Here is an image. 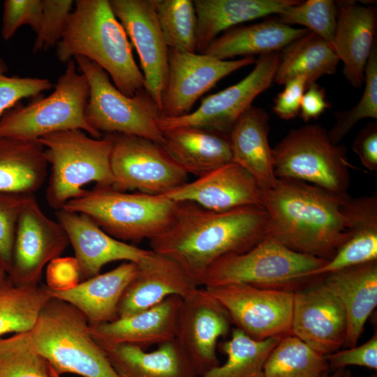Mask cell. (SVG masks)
<instances>
[{
    "label": "cell",
    "instance_id": "cell-35",
    "mask_svg": "<svg viewBox=\"0 0 377 377\" xmlns=\"http://www.w3.org/2000/svg\"><path fill=\"white\" fill-rule=\"evenodd\" d=\"M279 341L254 339L235 327L230 339L219 344L227 356L226 362L200 377H263L266 360Z\"/></svg>",
    "mask_w": 377,
    "mask_h": 377
},
{
    "label": "cell",
    "instance_id": "cell-17",
    "mask_svg": "<svg viewBox=\"0 0 377 377\" xmlns=\"http://www.w3.org/2000/svg\"><path fill=\"white\" fill-rule=\"evenodd\" d=\"M110 3L138 53L145 89L161 110L169 48L157 20L154 0H110Z\"/></svg>",
    "mask_w": 377,
    "mask_h": 377
},
{
    "label": "cell",
    "instance_id": "cell-52",
    "mask_svg": "<svg viewBox=\"0 0 377 377\" xmlns=\"http://www.w3.org/2000/svg\"><path fill=\"white\" fill-rule=\"evenodd\" d=\"M52 377H60V376H56V375H54V374H51Z\"/></svg>",
    "mask_w": 377,
    "mask_h": 377
},
{
    "label": "cell",
    "instance_id": "cell-44",
    "mask_svg": "<svg viewBox=\"0 0 377 377\" xmlns=\"http://www.w3.org/2000/svg\"><path fill=\"white\" fill-rule=\"evenodd\" d=\"M42 0H6L1 25V36L5 40L10 39L23 25H29L38 32L42 17Z\"/></svg>",
    "mask_w": 377,
    "mask_h": 377
},
{
    "label": "cell",
    "instance_id": "cell-12",
    "mask_svg": "<svg viewBox=\"0 0 377 377\" xmlns=\"http://www.w3.org/2000/svg\"><path fill=\"white\" fill-rule=\"evenodd\" d=\"M205 288L225 308L232 323L250 337L280 340L292 335L294 292L246 283Z\"/></svg>",
    "mask_w": 377,
    "mask_h": 377
},
{
    "label": "cell",
    "instance_id": "cell-2",
    "mask_svg": "<svg viewBox=\"0 0 377 377\" xmlns=\"http://www.w3.org/2000/svg\"><path fill=\"white\" fill-rule=\"evenodd\" d=\"M347 194L304 182L278 178L262 191L267 235L298 253L331 259L346 237Z\"/></svg>",
    "mask_w": 377,
    "mask_h": 377
},
{
    "label": "cell",
    "instance_id": "cell-23",
    "mask_svg": "<svg viewBox=\"0 0 377 377\" xmlns=\"http://www.w3.org/2000/svg\"><path fill=\"white\" fill-rule=\"evenodd\" d=\"M336 3L338 13L332 47L343 62L346 80L353 87L360 88L367 62L376 43V10L353 1Z\"/></svg>",
    "mask_w": 377,
    "mask_h": 377
},
{
    "label": "cell",
    "instance_id": "cell-30",
    "mask_svg": "<svg viewBox=\"0 0 377 377\" xmlns=\"http://www.w3.org/2000/svg\"><path fill=\"white\" fill-rule=\"evenodd\" d=\"M100 346L119 377H198L175 339L151 352L130 344Z\"/></svg>",
    "mask_w": 377,
    "mask_h": 377
},
{
    "label": "cell",
    "instance_id": "cell-10",
    "mask_svg": "<svg viewBox=\"0 0 377 377\" xmlns=\"http://www.w3.org/2000/svg\"><path fill=\"white\" fill-rule=\"evenodd\" d=\"M275 176L304 182L337 194L350 184L346 149L334 145L320 125L290 131L273 149Z\"/></svg>",
    "mask_w": 377,
    "mask_h": 377
},
{
    "label": "cell",
    "instance_id": "cell-4",
    "mask_svg": "<svg viewBox=\"0 0 377 377\" xmlns=\"http://www.w3.org/2000/svg\"><path fill=\"white\" fill-rule=\"evenodd\" d=\"M30 334L36 350L47 362L51 374L119 377L92 337L87 317L65 301L50 299Z\"/></svg>",
    "mask_w": 377,
    "mask_h": 377
},
{
    "label": "cell",
    "instance_id": "cell-22",
    "mask_svg": "<svg viewBox=\"0 0 377 377\" xmlns=\"http://www.w3.org/2000/svg\"><path fill=\"white\" fill-rule=\"evenodd\" d=\"M182 298L172 295L158 304L130 316L89 325L99 345L130 344L145 350L175 339L177 320Z\"/></svg>",
    "mask_w": 377,
    "mask_h": 377
},
{
    "label": "cell",
    "instance_id": "cell-51",
    "mask_svg": "<svg viewBox=\"0 0 377 377\" xmlns=\"http://www.w3.org/2000/svg\"><path fill=\"white\" fill-rule=\"evenodd\" d=\"M8 279V274L6 271L0 266V287L5 283Z\"/></svg>",
    "mask_w": 377,
    "mask_h": 377
},
{
    "label": "cell",
    "instance_id": "cell-42",
    "mask_svg": "<svg viewBox=\"0 0 377 377\" xmlns=\"http://www.w3.org/2000/svg\"><path fill=\"white\" fill-rule=\"evenodd\" d=\"M43 12L34 52L46 50L61 40L72 12L71 0H42Z\"/></svg>",
    "mask_w": 377,
    "mask_h": 377
},
{
    "label": "cell",
    "instance_id": "cell-1",
    "mask_svg": "<svg viewBox=\"0 0 377 377\" xmlns=\"http://www.w3.org/2000/svg\"><path fill=\"white\" fill-rule=\"evenodd\" d=\"M267 223L263 206L216 212L191 202H177L169 227L150 240L151 250L172 258L200 286L219 258L244 253L260 242Z\"/></svg>",
    "mask_w": 377,
    "mask_h": 377
},
{
    "label": "cell",
    "instance_id": "cell-18",
    "mask_svg": "<svg viewBox=\"0 0 377 377\" xmlns=\"http://www.w3.org/2000/svg\"><path fill=\"white\" fill-rule=\"evenodd\" d=\"M346 316L339 299L320 281L294 293L292 335L325 356L343 346Z\"/></svg>",
    "mask_w": 377,
    "mask_h": 377
},
{
    "label": "cell",
    "instance_id": "cell-25",
    "mask_svg": "<svg viewBox=\"0 0 377 377\" xmlns=\"http://www.w3.org/2000/svg\"><path fill=\"white\" fill-rule=\"evenodd\" d=\"M136 263L124 262L113 269L79 282L65 290H55L47 285L52 297L75 306L87 317L91 326L119 318V300L136 273Z\"/></svg>",
    "mask_w": 377,
    "mask_h": 377
},
{
    "label": "cell",
    "instance_id": "cell-8",
    "mask_svg": "<svg viewBox=\"0 0 377 377\" xmlns=\"http://www.w3.org/2000/svg\"><path fill=\"white\" fill-rule=\"evenodd\" d=\"M74 59L89 84L85 118L92 128L101 134L135 135L161 145L163 134L157 124L161 110L145 89L127 96L100 66L82 56Z\"/></svg>",
    "mask_w": 377,
    "mask_h": 377
},
{
    "label": "cell",
    "instance_id": "cell-19",
    "mask_svg": "<svg viewBox=\"0 0 377 377\" xmlns=\"http://www.w3.org/2000/svg\"><path fill=\"white\" fill-rule=\"evenodd\" d=\"M135 263L136 273L119 302V318L148 309L172 295L184 299L198 288L193 277L165 255L149 250Z\"/></svg>",
    "mask_w": 377,
    "mask_h": 377
},
{
    "label": "cell",
    "instance_id": "cell-21",
    "mask_svg": "<svg viewBox=\"0 0 377 377\" xmlns=\"http://www.w3.org/2000/svg\"><path fill=\"white\" fill-rule=\"evenodd\" d=\"M56 217L73 248L82 279L99 274L112 262L138 263L149 252L111 237L85 214L61 209Z\"/></svg>",
    "mask_w": 377,
    "mask_h": 377
},
{
    "label": "cell",
    "instance_id": "cell-41",
    "mask_svg": "<svg viewBox=\"0 0 377 377\" xmlns=\"http://www.w3.org/2000/svg\"><path fill=\"white\" fill-rule=\"evenodd\" d=\"M30 194L0 192V266L10 271L18 219Z\"/></svg>",
    "mask_w": 377,
    "mask_h": 377
},
{
    "label": "cell",
    "instance_id": "cell-53",
    "mask_svg": "<svg viewBox=\"0 0 377 377\" xmlns=\"http://www.w3.org/2000/svg\"><path fill=\"white\" fill-rule=\"evenodd\" d=\"M371 377H376V376H371Z\"/></svg>",
    "mask_w": 377,
    "mask_h": 377
},
{
    "label": "cell",
    "instance_id": "cell-47",
    "mask_svg": "<svg viewBox=\"0 0 377 377\" xmlns=\"http://www.w3.org/2000/svg\"><path fill=\"white\" fill-rule=\"evenodd\" d=\"M80 279V268L75 257H59L47 265L46 285L50 288L68 289L77 284Z\"/></svg>",
    "mask_w": 377,
    "mask_h": 377
},
{
    "label": "cell",
    "instance_id": "cell-13",
    "mask_svg": "<svg viewBox=\"0 0 377 377\" xmlns=\"http://www.w3.org/2000/svg\"><path fill=\"white\" fill-rule=\"evenodd\" d=\"M281 58L279 52L260 56L253 70L242 80L204 98L193 112L178 117H161V131L177 127H195L229 135L253 100L274 82Z\"/></svg>",
    "mask_w": 377,
    "mask_h": 377
},
{
    "label": "cell",
    "instance_id": "cell-45",
    "mask_svg": "<svg viewBox=\"0 0 377 377\" xmlns=\"http://www.w3.org/2000/svg\"><path fill=\"white\" fill-rule=\"evenodd\" d=\"M329 367L343 369L348 366H360L377 369V335L374 334L367 342L343 350H338L324 356Z\"/></svg>",
    "mask_w": 377,
    "mask_h": 377
},
{
    "label": "cell",
    "instance_id": "cell-33",
    "mask_svg": "<svg viewBox=\"0 0 377 377\" xmlns=\"http://www.w3.org/2000/svg\"><path fill=\"white\" fill-rule=\"evenodd\" d=\"M281 54L274 82L284 84L296 77L308 84L336 72L339 59L331 44L309 31L286 47Z\"/></svg>",
    "mask_w": 377,
    "mask_h": 377
},
{
    "label": "cell",
    "instance_id": "cell-3",
    "mask_svg": "<svg viewBox=\"0 0 377 377\" xmlns=\"http://www.w3.org/2000/svg\"><path fill=\"white\" fill-rule=\"evenodd\" d=\"M56 52L61 62L75 56L94 61L127 96L145 89L131 44L108 0H77Z\"/></svg>",
    "mask_w": 377,
    "mask_h": 377
},
{
    "label": "cell",
    "instance_id": "cell-38",
    "mask_svg": "<svg viewBox=\"0 0 377 377\" xmlns=\"http://www.w3.org/2000/svg\"><path fill=\"white\" fill-rule=\"evenodd\" d=\"M0 377H52L47 362L34 348L30 332L0 337Z\"/></svg>",
    "mask_w": 377,
    "mask_h": 377
},
{
    "label": "cell",
    "instance_id": "cell-31",
    "mask_svg": "<svg viewBox=\"0 0 377 377\" xmlns=\"http://www.w3.org/2000/svg\"><path fill=\"white\" fill-rule=\"evenodd\" d=\"M297 0H194L196 53H202L220 34L244 22L279 14Z\"/></svg>",
    "mask_w": 377,
    "mask_h": 377
},
{
    "label": "cell",
    "instance_id": "cell-37",
    "mask_svg": "<svg viewBox=\"0 0 377 377\" xmlns=\"http://www.w3.org/2000/svg\"><path fill=\"white\" fill-rule=\"evenodd\" d=\"M157 20L169 50L196 52L197 15L193 1L154 0Z\"/></svg>",
    "mask_w": 377,
    "mask_h": 377
},
{
    "label": "cell",
    "instance_id": "cell-28",
    "mask_svg": "<svg viewBox=\"0 0 377 377\" xmlns=\"http://www.w3.org/2000/svg\"><path fill=\"white\" fill-rule=\"evenodd\" d=\"M309 31L279 22L276 17L230 29L214 40L202 52L221 60L279 52Z\"/></svg>",
    "mask_w": 377,
    "mask_h": 377
},
{
    "label": "cell",
    "instance_id": "cell-29",
    "mask_svg": "<svg viewBox=\"0 0 377 377\" xmlns=\"http://www.w3.org/2000/svg\"><path fill=\"white\" fill-rule=\"evenodd\" d=\"M162 132V147L188 174L199 177L232 161L229 135L195 127Z\"/></svg>",
    "mask_w": 377,
    "mask_h": 377
},
{
    "label": "cell",
    "instance_id": "cell-50",
    "mask_svg": "<svg viewBox=\"0 0 377 377\" xmlns=\"http://www.w3.org/2000/svg\"><path fill=\"white\" fill-rule=\"evenodd\" d=\"M323 377H350V374L343 369L335 370L333 374H326Z\"/></svg>",
    "mask_w": 377,
    "mask_h": 377
},
{
    "label": "cell",
    "instance_id": "cell-9",
    "mask_svg": "<svg viewBox=\"0 0 377 377\" xmlns=\"http://www.w3.org/2000/svg\"><path fill=\"white\" fill-rule=\"evenodd\" d=\"M327 261L293 251L266 235L249 250L216 260L207 269L202 286L209 288L246 283L280 288L310 278V274Z\"/></svg>",
    "mask_w": 377,
    "mask_h": 377
},
{
    "label": "cell",
    "instance_id": "cell-49",
    "mask_svg": "<svg viewBox=\"0 0 377 377\" xmlns=\"http://www.w3.org/2000/svg\"><path fill=\"white\" fill-rule=\"evenodd\" d=\"M329 108L324 88L316 82L308 84L302 98L300 117L304 121L317 119Z\"/></svg>",
    "mask_w": 377,
    "mask_h": 377
},
{
    "label": "cell",
    "instance_id": "cell-16",
    "mask_svg": "<svg viewBox=\"0 0 377 377\" xmlns=\"http://www.w3.org/2000/svg\"><path fill=\"white\" fill-rule=\"evenodd\" d=\"M256 60L254 57L221 60L202 53L169 50L161 117H178L189 113L197 100L220 80Z\"/></svg>",
    "mask_w": 377,
    "mask_h": 377
},
{
    "label": "cell",
    "instance_id": "cell-7",
    "mask_svg": "<svg viewBox=\"0 0 377 377\" xmlns=\"http://www.w3.org/2000/svg\"><path fill=\"white\" fill-rule=\"evenodd\" d=\"M89 94L87 78L77 71L75 61L71 59L51 94L26 106H14L0 117V137L35 140L56 131L81 130L101 138L103 134L86 121Z\"/></svg>",
    "mask_w": 377,
    "mask_h": 377
},
{
    "label": "cell",
    "instance_id": "cell-46",
    "mask_svg": "<svg viewBox=\"0 0 377 377\" xmlns=\"http://www.w3.org/2000/svg\"><path fill=\"white\" fill-rule=\"evenodd\" d=\"M285 87L274 99L273 111L286 120L296 117L300 112L303 94L308 82L304 77H296L285 84Z\"/></svg>",
    "mask_w": 377,
    "mask_h": 377
},
{
    "label": "cell",
    "instance_id": "cell-36",
    "mask_svg": "<svg viewBox=\"0 0 377 377\" xmlns=\"http://www.w3.org/2000/svg\"><path fill=\"white\" fill-rule=\"evenodd\" d=\"M325 357L293 335L280 339L268 356L263 377H323L329 371Z\"/></svg>",
    "mask_w": 377,
    "mask_h": 377
},
{
    "label": "cell",
    "instance_id": "cell-34",
    "mask_svg": "<svg viewBox=\"0 0 377 377\" xmlns=\"http://www.w3.org/2000/svg\"><path fill=\"white\" fill-rule=\"evenodd\" d=\"M52 298L46 284L17 285L8 277L0 287V336L30 332Z\"/></svg>",
    "mask_w": 377,
    "mask_h": 377
},
{
    "label": "cell",
    "instance_id": "cell-32",
    "mask_svg": "<svg viewBox=\"0 0 377 377\" xmlns=\"http://www.w3.org/2000/svg\"><path fill=\"white\" fill-rule=\"evenodd\" d=\"M47 165L38 140L0 137V192L34 194L45 181Z\"/></svg>",
    "mask_w": 377,
    "mask_h": 377
},
{
    "label": "cell",
    "instance_id": "cell-48",
    "mask_svg": "<svg viewBox=\"0 0 377 377\" xmlns=\"http://www.w3.org/2000/svg\"><path fill=\"white\" fill-rule=\"evenodd\" d=\"M353 149L362 164L371 171H377V124L370 123L357 135Z\"/></svg>",
    "mask_w": 377,
    "mask_h": 377
},
{
    "label": "cell",
    "instance_id": "cell-5",
    "mask_svg": "<svg viewBox=\"0 0 377 377\" xmlns=\"http://www.w3.org/2000/svg\"><path fill=\"white\" fill-rule=\"evenodd\" d=\"M38 140L51 166L46 200L56 211L82 195L87 184L112 186V142L108 134L94 138L81 130H64L46 134Z\"/></svg>",
    "mask_w": 377,
    "mask_h": 377
},
{
    "label": "cell",
    "instance_id": "cell-27",
    "mask_svg": "<svg viewBox=\"0 0 377 377\" xmlns=\"http://www.w3.org/2000/svg\"><path fill=\"white\" fill-rule=\"evenodd\" d=\"M269 116L263 108L251 105L229 133L232 161L245 169L261 190L277 181L273 163V149L269 143Z\"/></svg>",
    "mask_w": 377,
    "mask_h": 377
},
{
    "label": "cell",
    "instance_id": "cell-26",
    "mask_svg": "<svg viewBox=\"0 0 377 377\" xmlns=\"http://www.w3.org/2000/svg\"><path fill=\"white\" fill-rule=\"evenodd\" d=\"M347 228L333 257L310 274L314 277L377 260V196L348 199L343 208Z\"/></svg>",
    "mask_w": 377,
    "mask_h": 377
},
{
    "label": "cell",
    "instance_id": "cell-20",
    "mask_svg": "<svg viewBox=\"0 0 377 377\" xmlns=\"http://www.w3.org/2000/svg\"><path fill=\"white\" fill-rule=\"evenodd\" d=\"M175 202H191L223 212L244 206H262V190L242 167L231 161L163 194Z\"/></svg>",
    "mask_w": 377,
    "mask_h": 377
},
{
    "label": "cell",
    "instance_id": "cell-40",
    "mask_svg": "<svg viewBox=\"0 0 377 377\" xmlns=\"http://www.w3.org/2000/svg\"><path fill=\"white\" fill-rule=\"evenodd\" d=\"M364 89L352 109L336 114V122L327 132L331 142L337 145L363 119H377V46L374 44L365 67Z\"/></svg>",
    "mask_w": 377,
    "mask_h": 377
},
{
    "label": "cell",
    "instance_id": "cell-15",
    "mask_svg": "<svg viewBox=\"0 0 377 377\" xmlns=\"http://www.w3.org/2000/svg\"><path fill=\"white\" fill-rule=\"evenodd\" d=\"M231 323L227 311L205 288L182 299L175 339L198 377L220 364L218 340L228 334Z\"/></svg>",
    "mask_w": 377,
    "mask_h": 377
},
{
    "label": "cell",
    "instance_id": "cell-11",
    "mask_svg": "<svg viewBox=\"0 0 377 377\" xmlns=\"http://www.w3.org/2000/svg\"><path fill=\"white\" fill-rule=\"evenodd\" d=\"M106 134L112 142L114 188L163 195L188 182V174L161 144L135 135Z\"/></svg>",
    "mask_w": 377,
    "mask_h": 377
},
{
    "label": "cell",
    "instance_id": "cell-14",
    "mask_svg": "<svg viewBox=\"0 0 377 377\" xmlns=\"http://www.w3.org/2000/svg\"><path fill=\"white\" fill-rule=\"evenodd\" d=\"M69 244L59 222L43 212L34 194L29 195L17 222L8 279L17 285L38 284L44 267Z\"/></svg>",
    "mask_w": 377,
    "mask_h": 377
},
{
    "label": "cell",
    "instance_id": "cell-39",
    "mask_svg": "<svg viewBox=\"0 0 377 377\" xmlns=\"http://www.w3.org/2000/svg\"><path fill=\"white\" fill-rule=\"evenodd\" d=\"M337 3L331 0L299 1L284 8L276 19L286 24H300L332 45L337 21Z\"/></svg>",
    "mask_w": 377,
    "mask_h": 377
},
{
    "label": "cell",
    "instance_id": "cell-24",
    "mask_svg": "<svg viewBox=\"0 0 377 377\" xmlns=\"http://www.w3.org/2000/svg\"><path fill=\"white\" fill-rule=\"evenodd\" d=\"M321 276V282L339 299L346 313L343 346L353 347L377 305V260Z\"/></svg>",
    "mask_w": 377,
    "mask_h": 377
},
{
    "label": "cell",
    "instance_id": "cell-43",
    "mask_svg": "<svg viewBox=\"0 0 377 377\" xmlns=\"http://www.w3.org/2000/svg\"><path fill=\"white\" fill-rule=\"evenodd\" d=\"M8 67L0 58V117L21 99L34 97L52 87L46 78L7 76Z\"/></svg>",
    "mask_w": 377,
    "mask_h": 377
},
{
    "label": "cell",
    "instance_id": "cell-6",
    "mask_svg": "<svg viewBox=\"0 0 377 377\" xmlns=\"http://www.w3.org/2000/svg\"><path fill=\"white\" fill-rule=\"evenodd\" d=\"M177 202L163 195L127 193L96 186L68 201L62 209L89 216L111 237L122 241H149L163 233L173 219Z\"/></svg>",
    "mask_w": 377,
    "mask_h": 377
}]
</instances>
